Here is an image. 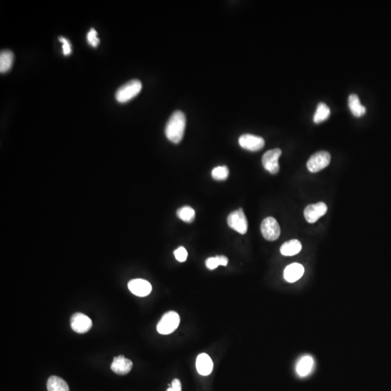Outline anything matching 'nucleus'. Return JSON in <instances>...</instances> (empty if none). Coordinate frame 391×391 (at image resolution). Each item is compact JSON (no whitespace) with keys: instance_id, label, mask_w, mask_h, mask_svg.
Here are the masks:
<instances>
[{"instance_id":"obj_18","label":"nucleus","mask_w":391,"mask_h":391,"mask_svg":"<svg viewBox=\"0 0 391 391\" xmlns=\"http://www.w3.org/2000/svg\"><path fill=\"white\" fill-rule=\"evenodd\" d=\"M14 55L9 49L2 50L0 53V72L6 73L11 69L13 64Z\"/></svg>"},{"instance_id":"obj_24","label":"nucleus","mask_w":391,"mask_h":391,"mask_svg":"<svg viewBox=\"0 0 391 391\" xmlns=\"http://www.w3.org/2000/svg\"><path fill=\"white\" fill-rule=\"evenodd\" d=\"M87 39L89 44H90L92 47H98L100 40L98 37V32H97V31L95 30V29H92L90 31H89V33H88L87 34Z\"/></svg>"},{"instance_id":"obj_25","label":"nucleus","mask_w":391,"mask_h":391,"mask_svg":"<svg viewBox=\"0 0 391 391\" xmlns=\"http://www.w3.org/2000/svg\"><path fill=\"white\" fill-rule=\"evenodd\" d=\"M174 255L175 259L180 262H184L186 261L188 257V252L186 249L183 246L178 248L176 250L174 251Z\"/></svg>"},{"instance_id":"obj_16","label":"nucleus","mask_w":391,"mask_h":391,"mask_svg":"<svg viewBox=\"0 0 391 391\" xmlns=\"http://www.w3.org/2000/svg\"><path fill=\"white\" fill-rule=\"evenodd\" d=\"M302 249L301 242L298 240L293 239L291 241H286L282 245L281 247V253L283 256H294L298 255Z\"/></svg>"},{"instance_id":"obj_6","label":"nucleus","mask_w":391,"mask_h":391,"mask_svg":"<svg viewBox=\"0 0 391 391\" xmlns=\"http://www.w3.org/2000/svg\"><path fill=\"white\" fill-rule=\"evenodd\" d=\"M261 232L266 240L274 241L279 238L281 235V228L275 218L268 217L261 222Z\"/></svg>"},{"instance_id":"obj_1","label":"nucleus","mask_w":391,"mask_h":391,"mask_svg":"<svg viewBox=\"0 0 391 391\" xmlns=\"http://www.w3.org/2000/svg\"><path fill=\"white\" fill-rule=\"evenodd\" d=\"M186 119L181 111H175L169 118L165 126V135L169 141L178 144L184 137Z\"/></svg>"},{"instance_id":"obj_3","label":"nucleus","mask_w":391,"mask_h":391,"mask_svg":"<svg viewBox=\"0 0 391 391\" xmlns=\"http://www.w3.org/2000/svg\"><path fill=\"white\" fill-rule=\"evenodd\" d=\"M180 320L179 315L177 312L170 311L162 317L157 326V330L162 335H168L178 328Z\"/></svg>"},{"instance_id":"obj_12","label":"nucleus","mask_w":391,"mask_h":391,"mask_svg":"<svg viewBox=\"0 0 391 391\" xmlns=\"http://www.w3.org/2000/svg\"><path fill=\"white\" fill-rule=\"evenodd\" d=\"M133 367V362L124 356L121 355L115 357L111 364V369L115 373L120 375H127Z\"/></svg>"},{"instance_id":"obj_2","label":"nucleus","mask_w":391,"mask_h":391,"mask_svg":"<svg viewBox=\"0 0 391 391\" xmlns=\"http://www.w3.org/2000/svg\"><path fill=\"white\" fill-rule=\"evenodd\" d=\"M142 84L138 80H131L120 87L115 94L118 102L125 103L134 98L141 92Z\"/></svg>"},{"instance_id":"obj_8","label":"nucleus","mask_w":391,"mask_h":391,"mask_svg":"<svg viewBox=\"0 0 391 391\" xmlns=\"http://www.w3.org/2000/svg\"><path fill=\"white\" fill-rule=\"evenodd\" d=\"M238 143L241 147L251 152L261 150L265 144L264 138L252 134L241 135L238 139Z\"/></svg>"},{"instance_id":"obj_15","label":"nucleus","mask_w":391,"mask_h":391,"mask_svg":"<svg viewBox=\"0 0 391 391\" xmlns=\"http://www.w3.org/2000/svg\"><path fill=\"white\" fill-rule=\"evenodd\" d=\"M315 361L310 356H305L298 361L296 365V372L298 376L304 378L307 376L313 369Z\"/></svg>"},{"instance_id":"obj_13","label":"nucleus","mask_w":391,"mask_h":391,"mask_svg":"<svg viewBox=\"0 0 391 391\" xmlns=\"http://www.w3.org/2000/svg\"><path fill=\"white\" fill-rule=\"evenodd\" d=\"M304 273V267L299 263L289 264L283 272L284 279L289 283H295L301 279Z\"/></svg>"},{"instance_id":"obj_7","label":"nucleus","mask_w":391,"mask_h":391,"mask_svg":"<svg viewBox=\"0 0 391 391\" xmlns=\"http://www.w3.org/2000/svg\"><path fill=\"white\" fill-rule=\"evenodd\" d=\"M282 151L281 149H274L267 151L262 157V164L264 169L271 174H277L279 172L280 166L278 160L281 157Z\"/></svg>"},{"instance_id":"obj_10","label":"nucleus","mask_w":391,"mask_h":391,"mask_svg":"<svg viewBox=\"0 0 391 391\" xmlns=\"http://www.w3.org/2000/svg\"><path fill=\"white\" fill-rule=\"evenodd\" d=\"M71 328L78 333H86L92 327V321L89 317L82 313H75L70 320Z\"/></svg>"},{"instance_id":"obj_11","label":"nucleus","mask_w":391,"mask_h":391,"mask_svg":"<svg viewBox=\"0 0 391 391\" xmlns=\"http://www.w3.org/2000/svg\"><path fill=\"white\" fill-rule=\"evenodd\" d=\"M129 289L132 293L137 296H147L152 292V285L149 282L143 279H134L129 282Z\"/></svg>"},{"instance_id":"obj_22","label":"nucleus","mask_w":391,"mask_h":391,"mask_svg":"<svg viewBox=\"0 0 391 391\" xmlns=\"http://www.w3.org/2000/svg\"><path fill=\"white\" fill-rule=\"evenodd\" d=\"M228 259L226 256H216L208 258L206 261V266L209 269H215L219 265L227 266Z\"/></svg>"},{"instance_id":"obj_4","label":"nucleus","mask_w":391,"mask_h":391,"mask_svg":"<svg viewBox=\"0 0 391 391\" xmlns=\"http://www.w3.org/2000/svg\"><path fill=\"white\" fill-rule=\"evenodd\" d=\"M331 157L330 153L326 151H320L311 156L308 160V170L311 172H318L327 167L330 164Z\"/></svg>"},{"instance_id":"obj_9","label":"nucleus","mask_w":391,"mask_h":391,"mask_svg":"<svg viewBox=\"0 0 391 391\" xmlns=\"http://www.w3.org/2000/svg\"><path fill=\"white\" fill-rule=\"evenodd\" d=\"M327 211V207L324 202L309 204L304 209V218L309 223H315L321 217L324 216Z\"/></svg>"},{"instance_id":"obj_27","label":"nucleus","mask_w":391,"mask_h":391,"mask_svg":"<svg viewBox=\"0 0 391 391\" xmlns=\"http://www.w3.org/2000/svg\"><path fill=\"white\" fill-rule=\"evenodd\" d=\"M182 386H181V380L179 379H174L171 383V386L167 389V391H181Z\"/></svg>"},{"instance_id":"obj_19","label":"nucleus","mask_w":391,"mask_h":391,"mask_svg":"<svg viewBox=\"0 0 391 391\" xmlns=\"http://www.w3.org/2000/svg\"><path fill=\"white\" fill-rule=\"evenodd\" d=\"M47 387L48 391H70L67 383L58 376H51L47 380Z\"/></svg>"},{"instance_id":"obj_5","label":"nucleus","mask_w":391,"mask_h":391,"mask_svg":"<svg viewBox=\"0 0 391 391\" xmlns=\"http://www.w3.org/2000/svg\"><path fill=\"white\" fill-rule=\"evenodd\" d=\"M228 225L234 230L245 234L248 230V221L242 209L233 211L228 217Z\"/></svg>"},{"instance_id":"obj_26","label":"nucleus","mask_w":391,"mask_h":391,"mask_svg":"<svg viewBox=\"0 0 391 391\" xmlns=\"http://www.w3.org/2000/svg\"><path fill=\"white\" fill-rule=\"evenodd\" d=\"M59 40L63 43V54L65 55H68L71 53L72 49H71V45H70V42H69L67 38H64V37L61 36L59 37Z\"/></svg>"},{"instance_id":"obj_21","label":"nucleus","mask_w":391,"mask_h":391,"mask_svg":"<svg viewBox=\"0 0 391 391\" xmlns=\"http://www.w3.org/2000/svg\"><path fill=\"white\" fill-rule=\"evenodd\" d=\"M177 215L183 221L190 223L195 220L196 213L193 208L189 207V206H185V207L180 208L177 211Z\"/></svg>"},{"instance_id":"obj_14","label":"nucleus","mask_w":391,"mask_h":391,"mask_svg":"<svg viewBox=\"0 0 391 391\" xmlns=\"http://www.w3.org/2000/svg\"><path fill=\"white\" fill-rule=\"evenodd\" d=\"M196 367L200 375L207 376L212 372L214 367L213 361L207 354H200L197 357Z\"/></svg>"},{"instance_id":"obj_17","label":"nucleus","mask_w":391,"mask_h":391,"mask_svg":"<svg viewBox=\"0 0 391 391\" xmlns=\"http://www.w3.org/2000/svg\"><path fill=\"white\" fill-rule=\"evenodd\" d=\"M349 107L351 112L357 118L365 115L366 108L360 102L359 98L357 95H351L349 98Z\"/></svg>"},{"instance_id":"obj_23","label":"nucleus","mask_w":391,"mask_h":391,"mask_svg":"<svg viewBox=\"0 0 391 391\" xmlns=\"http://www.w3.org/2000/svg\"><path fill=\"white\" fill-rule=\"evenodd\" d=\"M229 175V170L226 166H218L212 171V176L216 181H224Z\"/></svg>"},{"instance_id":"obj_20","label":"nucleus","mask_w":391,"mask_h":391,"mask_svg":"<svg viewBox=\"0 0 391 391\" xmlns=\"http://www.w3.org/2000/svg\"><path fill=\"white\" fill-rule=\"evenodd\" d=\"M330 115V110L327 104L321 102L318 104L316 112L314 115V122L320 123L324 122Z\"/></svg>"}]
</instances>
